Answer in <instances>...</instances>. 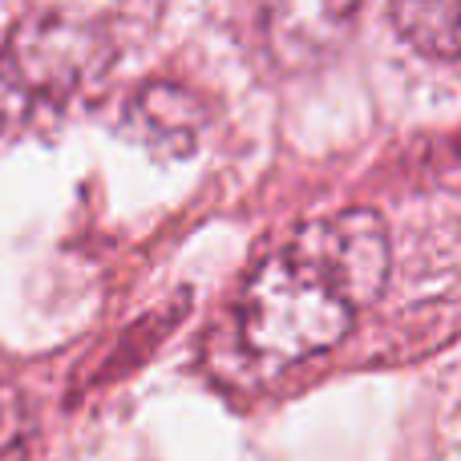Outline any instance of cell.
I'll list each match as a JSON object with an SVG mask.
<instances>
[{
	"instance_id": "cell-3",
	"label": "cell",
	"mask_w": 461,
	"mask_h": 461,
	"mask_svg": "<svg viewBox=\"0 0 461 461\" xmlns=\"http://www.w3.org/2000/svg\"><path fill=\"white\" fill-rule=\"evenodd\" d=\"M360 16V0H267L263 5V41L279 69L308 73L328 65Z\"/></svg>"
},
{
	"instance_id": "cell-4",
	"label": "cell",
	"mask_w": 461,
	"mask_h": 461,
	"mask_svg": "<svg viewBox=\"0 0 461 461\" xmlns=\"http://www.w3.org/2000/svg\"><path fill=\"white\" fill-rule=\"evenodd\" d=\"M207 105L194 89L178 81H146L126 102V134L138 146L162 154V158H186L199 150L203 130H207Z\"/></svg>"
},
{
	"instance_id": "cell-2",
	"label": "cell",
	"mask_w": 461,
	"mask_h": 461,
	"mask_svg": "<svg viewBox=\"0 0 461 461\" xmlns=\"http://www.w3.org/2000/svg\"><path fill=\"white\" fill-rule=\"evenodd\" d=\"M113 41L105 24L69 8H45L0 45V134H41L86 105L105 81Z\"/></svg>"
},
{
	"instance_id": "cell-6",
	"label": "cell",
	"mask_w": 461,
	"mask_h": 461,
	"mask_svg": "<svg viewBox=\"0 0 461 461\" xmlns=\"http://www.w3.org/2000/svg\"><path fill=\"white\" fill-rule=\"evenodd\" d=\"M37 446V417L21 389L0 384V461H29Z\"/></svg>"
},
{
	"instance_id": "cell-1",
	"label": "cell",
	"mask_w": 461,
	"mask_h": 461,
	"mask_svg": "<svg viewBox=\"0 0 461 461\" xmlns=\"http://www.w3.org/2000/svg\"><path fill=\"white\" fill-rule=\"evenodd\" d=\"M393 247L376 211L312 219L247 276L235 340L267 373L336 348L389 284Z\"/></svg>"
},
{
	"instance_id": "cell-5",
	"label": "cell",
	"mask_w": 461,
	"mask_h": 461,
	"mask_svg": "<svg viewBox=\"0 0 461 461\" xmlns=\"http://www.w3.org/2000/svg\"><path fill=\"white\" fill-rule=\"evenodd\" d=\"M393 29L433 61H457V0H389Z\"/></svg>"
}]
</instances>
